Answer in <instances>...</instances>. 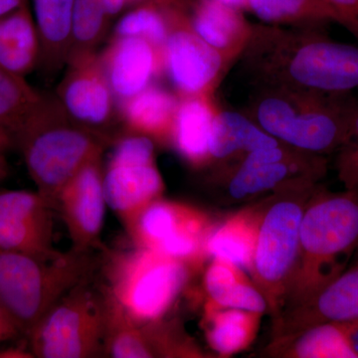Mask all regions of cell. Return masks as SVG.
Listing matches in <instances>:
<instances>
[{"instance_id": "obj_1", "label": "cell", "mask_w": 358, "mask_h": 358, "mask_svg": "<svg viewBox=\"0 0 358 358\" xmlns=\"http://www.w3.org/2000/svg\"><path fill=\"white\" fill-rule=\"evenodd\" d=\"M241 58L254 87L346 94L358 89V47L324 27L253 24Z\"/></svg>"}, {"instance_id": "obj_2", "label": "cell", "mask_w": 358, "mask_h": 358, "mask_svg": "<svg viewBox=\"0 0 358 358\" xmlns=\"http://www.w3.org/2000/svg\"><path fill=\"white\" fill-rule=\"evenodd\" d=\"M246 115L284 145L326 155L352 141L358 103L352 93L329 94L254 87Z\"/></svg>"}, {"instance_id": "obj_3", "label": "cell", "mask_w": 358, "mask_h": 358, "mask_svg": "<svg viewBox=\"0 0 358 358\" xmlns=\"http://www.w3.org/2000/svg\"><path fill=\"white\" fill-rule=\"evenodd\" d=\"M112 136L73 121L55 95H43L14 136L37 192L52 206L59 192L93 159L103 157ZM54 208V207H53Z\"/></svg>"}, {"instance_id": "obj_4", "label": "cell", "mask_w": 358, "mask_h": 358, "mask_svg": "<svg viewBox=\"0 0 358 358\" xmlns=\"http://www.w3.org/2000/svg\"><path fill=\"white\" fill-rule=\"evenodd\" d=\"M357 246L358 187L331 192L317 186L301 218L300 255L285 308L341 275Z\"/></svg>"}, {"instance_id": "obj_5", "label": "cell", "mask_w": 358, "mask_h": 358, "mask_svg": "<svg viewBox=\"0 0 358 358\" xmlns=\"http://www.w3.org/2000/svg\"><path fill=\"white\" fill-rule=\"evenodd\" d=\"M319 183H301L271 193L255 204L258 229L249 273L275 319L286 305L300 255L301 218Z\"/></svg>"}, {"instance_id": "obj_6", "label": "cell", "mask_w": 358, "mask_h": 358, "mask_svg": "<svg viewBox=\"0 0 358 358\" xmlns=\"http://www.w3.org/2000/svg\"><path fill=\"white\" fill-rule=\"evenodd\" d=\"M96 267L92 252L72 248L52 259L0 252V303L28 336L45 313L92 278Z\"/></svg>"}, {"instance_id": "obj_7", "label": "cell", "mask_w": 358, "mask_h": 358, "mask_svg": "<svg viewBox=\"0 0 358 358\" xmlns=\"http://www.w3.org/2000/svg\"><path fill=\"white\" fill-rule=\"evenodd\" d=\"M108 291L141 326L166 317L192 271L180 261L134 246L106 259Z\"/></svg>"}, {"instance_id": "obj_8", "label": "cell", "mask_w": 358, "mask_h": 358, "mask_svg": "<svg viewBox=\"0 0 358 358\" xmlns=\"http://www.w3.org/2000/svg\"><path fill=\"white\" fill-rule=\"evenodd\" d=\"M213 183L231 203L250 201L289 186L319 183L327 160L284 143L249 152L241 159L213 166Z\"/></svg>"}, {"instance_id": "obj_9", "label": "cell", "mask_w": 358, "mask_h": 358, "mask_svg": "<svg viewBox=\"0 0 358 358\" xmlns=\"http://www.w3.org/2000/svg\"><path fill=\"white\" fill-rule=\"evenodd\" d=\"M91 279L78 285L48 310L28 334L38 358L103 357V301Z\"/></svg>"}, {"instance_id": "obj_10", "label": "cell", "mask_w": 358, "mask_h": 358, "mask_svg": "<svg viewBox=\"0 0 358 358\" xmlns=\"http://www.w3.org/2000/svg\"><path fill=\"white\" fill-rule=\"evenodd\" d=\"M214 224L206 212L162 197L143 209L126 231L134 246L154 250L196 272L208 259L205 242Z\"/></svg>"}, {"instance_id": "obj_11", "label": "cell", "mask_w": 358, "mask_h": 358, "mask_svg": "<svg viewBox=\"0 0 358 358\" xmlns=\"http://www.w3.org/2000/svg\"><path fill=\"white\" fill-rule=\"evenodd\" d=\"M155 141L128 134L115 143L103 169L108 207L128 227L143 209L164 197V178L155 162Z\"/></svg>"}, {"instance_id": "obj_12", "label": "cell", "mask_w": 358, "mask_h": 358, "mask_svg": "<svg viewBox=\"0 0 358 358\" xmlns=\"http://www.w3.org/2000/svg\"><path fill=\"white\" fill-rule=\"evenodd\" d=\"M166 9L171 29L162 50L164 74L179 98L213 96L230 65L192 29L182 0Z\"/></svg>"}, {"instance_id": "obj_13", "label": "cell", "mask_w": 358, "mask_h": 358, "mask_svg": "<svg viewBox=\"0 0 358 358\" xmlns=\"http://www.w3.org/2000/svg\"><path fill=\"white\" fill-rule=\"evenodd\" d=\"M55 96L73 121L86 128L108 134L117 103L106 76L100 54L77 52L68 59Z\"/></svg>"}, {"instance_id": "obj_14", "label": "cell", "mask_w": 358, "mask_h": 358, "mask_svg": "<svg viewBox=\"0 0 358 358\" xmlns=\"http://www.w3.org/2000/svg\"><path fill=\"white\" fill-rule=\"evenodd\" d=\"M53 206L38 192L0 189V252L52 259Z\"/></svg>"}, {"instance_id": "obj_15", "label": "cell", "mask_w": 358, "mask_h": 358, "mask_svg": "<svg viewBox=\"0 0 358 358\" xmlns=\"http://www.w3.org/2000/svg\"><path fill=\"white\" fill-rule=\"evenodd\" d=\"M68 231L72 249L92 252L100 244L108 204L103 157L82 167L59 192L53 204Z\"/></svg>"}, {"instance_id": "obj_16", "label": "cell", "mask_w": 358, "mask_h": 358, "mask_svg": "<svg viewBox=\"0 0 358 358\" xmlns=\"http://www.w3.org/2000/svg\"><path fill=\"white\" fill-rule=\"evenodd\" d=\"M358 317V264L343 271L305 301L285 308L273 319L272 341L289 338L308 327Z\"/></svg>"}, {"instance_id": "obj_17", "label": "cell", "mask_w": 358, "mask_h": 358, "mask_svg": "<svg viewBox=\"0 0 358 358\" xmlns=\"http://www.w3.org/2000/svg\"><path fill=\"white\" fill-rule=\"evenodd\" d=\"M100 57L117 103L147 89L164 74L162 50L145 39L114 36Z\"/></svg>"}, {"instance_id": "obj_18", "label": "cell", "mask_w": 358, "mask_h": 358, "mask_svg": "<svg viewBox=\"0 0 358 358\" xmlns=\"http://www.w3.org/2000/svg\"><path fill=\"white\" fill-rule=\"evenodd\" d=\"M194 32L217 50L228 64L240 58L251 36L253 24L242 9L220 0H182Z\"/></svg>"}, {"instance_id": "obj_19", "label": "cell", "mask_w": 358, "mask_h": 358, "mask_svg": "<svg viewBox=\"0 0 358 358\" xmlns=\"http://www.w3.org/2000/svg\"><path fill=\"white\" fill-rule=\"evenodd\" d=\"M179 96L152 84L128 100L117 103V112L128 134L171 145Z\"/></svg>"}, {"instance_id": "obj_20", "label": "cell", "mask_w": 358, "mask_h": 358, "mask_svg": "<svg viewBox=\"0 0 358 358\" xmlns=\"http://www.w3.org/2000/svg\"><path fill=\"white\" fill-rule=\"evenodd\" d=\"M217 110L212 96L179 98L171 145L194 169L210 164L212 126Z\"/></svg>"}, {"instance_id": "obj_21", "label": "cell", "mask_w": 358, "mask_h": 358, "mask_svg": "<svg viewBox=\"0 0 358 358\" xmlns=\"http://www.w3.org/2000/svg\"><path fill=\"white\" fill-rule=\"evenodd\" d=\"M40 40L38 68L53 78L67 64L72 49L74 0H32Z\"/></svg>"}, {"instance_id": "obj_22", "label": "cell", "mask_w": 358, "mask_h": 358, "mask_svg": "<svg viewBox=\"0 0 358 358\" xmlns=\"http://www.w3.org/2000/svg\"><path fill=\"white\" fill-rule=\"evenodd\" d=\"M279 143L246 115L217 110L212 126L209 166L234 162L249 152Z\"/></svg>"}, {"instance_id": "obj_23", "label": "cell", "mask_w": 358, "mask_h": 358, "mask_svg": "<svg viewBox=\"0 0 358 358\" xmlns=\"http://www.w3.org/2000/svg\"><path fill=\"white\" fill-rule=\"evenodd\" d=\"M40 40L29 4L0 20V70L25 78L38 68Z\"/></svg>"}, {"instance_id": "obj_24", "label": "cell", "mask_w": 358, "mask_h": 358, "mask_svg": "<svg viewBox=\"0 0 358 358\" xmlns=\"http://www.w3.org/2000/svg\"><path fill=\"white\" fill-rule=\"evenodd\" d=\"M205 303L217 308H239L264 313L267 301L243 268L229 261L213 258L205 270Z\"/></svg>"}, {"instance_id": "obj_25", "label": "cell", "mask_w": 358, "mask_h": 358, "mask_svg": "<svg viewBox=\"0 0 358 358\" xmlns=\"http://www.w3.org/2000/svg\"><path fill=\"white\" fill-rule=\"evenodd\" d=\"M263 313L205 303L203 327L207 343L219 357L243 352L255 341Z\"/></svg>"}, {"instance_id": "obj_26", "label": "cell", "mask_w": 358, "mask_h": 358, "mask_svg": "<svg viewBox=\"0 0 358 358\" xmlns=\"http://www.w3.org/2000/svg\"><path fill=\"white\" fill-rule=\"evenodd\" d=\"M258 229L256 205L246 207L214 224L205 242L208 259L218 258L249 270Z\"/></svg>"}, {"instance_id": "obj_27", "label": "cell", "mask_w": 358, "mask_h": 358, "mask_svg": "<svg viewBox=\"0 0 358 358\" xmlns=\"http://www.w3.org/2000/svg\"><path fill=\"white\" fill-rule=\"evenodd\" d=\"M263 353L279 358H355L338 322L317 324L289 338L271 341Z\"/></svg>"}, {"instance_id": "obj_28", "label": "cell", "mask_w": 358, "mask_h": 358, "mask_svg": "<svg viewBox=\"0 0 358 358\" xmlns=\"http://www.w3.org/2000/svg\"><path fill=\"white\" fill-rule=\"evenodd\" d=\"M103 301V357L152 358L143 326L126 312L105 286Z\"/></svg>"}, {"instance_id": "obj_29", "label": "cell", "mask_w": 358, "mask_h": 358, "mask_svg": "<svg viewBox=\"0 0 358 358\" xmlns=\"http://www.w3.org/2000/svg\"><path fill=\"white\" fill-rule=\"evenodd\" d=\"M244 9L265 24L324 27L338 18L322 0H246Z\"/></svg>"}, {"instance_id": "obj_30", "label": "cell", "mask_w": 358, "mask_h": 358, "mask_svg": "<svg viewBox=\"0 0 358 358\" xmlns=\"http://www.w3.org/2000/svg\"><path fill=\"white\" fill-rule=\"evenodd\" d=\"M43 98L25 78L0 70V131L15 136Z\"/></svg>"}, {"instance_id": "obj_31", "label": "cell", "mask_w": 358, "mask_h": 358, "mask_svg": "<svg viewBox=\"0 0 358 358\" xmlns=\"http://www.w3.org/2000/svg\"><path fill=\"white\" fill-rule=\"evenodd\" d=\"M166 4L154 0L140 2L117 21L114 36L145 39L162 50L171 29Z\"/></svg>"}, {"instance_id": "obj_32", "label": "cell", "mask_w": 358, "mask_h": 358, "mask_svg": "<svg viewBox=\"0 0 358 358\" xmlns=\"http://www.w3.org/2000/svg\"><path fill=\"white\" fill-rule=\"evenodd\" d=\"M110 18L102 0H74L70 55L77 52L96 51L107 34Z\"/></svg>"}, {"instance_id": "obj_33", "label": "cell", "mask_w": 358, "mask_h": 358, "mask_svg": "<svg viewBox=\"0 0 358 358\" xmlns=\"http://www.w3.org/2000/svg\"><path fill=\"white\" fill-rule=\"evenodd\" d=\"M143 327L154 357H205L178 320L164 317Z\"/></svg>"}, {"instance_id": "obj_34", "label": "cell", "mask_w": 358, "mask_h": 358, "mask_svg": "<svg viewBox=\"0 0 358 358\" xmlns=\"http://www.w3.org/2000/svg\"><path fill=\"white\" fill-rule=\"evenodd\" d=\"M338 18V24L358 37V0H322Z\"/></svg>"}, {"instance_id": "obj_35", "label": "cell", "mask_w": 358, "mask_h": 358, "mask_svg": "<svg viewBox=\"0 0 358 358\" xmlns=\"http://www.w3.org/2000/svg\"><path fill=\"white\" fill-rule=\"evenodd\" d=\"M338 178L345 188L358 187V147L346 145L338 159Z\"/></svg>"}, {"instance_id": "obj_36", "label": "cell", "mask_w": 358, "mask_h": 358, "mask_svg": "<svg viewBox=\"0 0 358 358\" xmlns=\"http://www.w3.org/2000/svg\"><path fill=\"white\" fill-rule=\"evenodd\" d=\"M21 331L6 312V308L0 303V343L9 339L15 338L20 336Z\"/></svg>"}, {"instance_id": "obj_37", "label": "cell", "mask_w": 358, "mask_h": 358, "mask_svg": "<svg viewBox=\"0 0 358 358\" xmlns=\"http://www.w3.org/2000/svg\"><path fill=\"white\" fill-rule=\"evenodd\" d=\"M343 327V333L355 358H358V317L350 322H338Z\"/></svg>"}, {"instance_id": "obj_38", "label": "cell", "mask_w": 358, "mask_h": 358, "mask_svg": "<svg viewBox=\"0 0 358 358\" xmlns=\"http://www.w3.org/2000/svg\"><path fill=\"white\" fill-rule=\"evenodd\" d=\"M143 1H148V0H102L103 6L110 17H114L117 14L121 13L122 9L129 4ZM154 1L160 2V3H171L176 0H154Z\"/></svg>"}, {"instance_id": "obj_39", "label": "cell", "mask_w": 358, "mask_h": 358, "mask_svg": "<svg viewBox=\"0 0 358 358\" xmlns=\"http://www.w3.org/2000/svg\"><path fill=\"white\" fill-rule=\"evenodd\" d=\"M29 0H0V20L28 3Z\"/></svg>"}, {"instance_id": "obj_40", "label": "cell", "mask_w": 358, "mask_h": 358, "mask_svg": "<svg viewBox=\"0 0 358 358\" xmlns=\"http://www.w3.org/2000/svg\"><path fill=\"white\" fill-rule=\"evenodd\" d=\"M1 358H30L34 357L31 352L20 350V348H9V350H0Z\"/></svg>"}, {"instance_id": "obj_41", "label": "cell", "mask_w": 358, "mask_h": 358, "mask_svg": "<svg viewBox=\"0 0 358 358\" xmlns=\"http://www.w3.org/2000/svg\"><path fill=\"white\" fill-rule=\"evenodd\" d=\"M13 148H14L13 136L4 131H0V152L6 154Z\"/></svg>"}, {"instance_id": "obj_42", "label": "cell", "mask_w": 358, "mask_h": 358, "mask_svg": "<svg viewBox=\"0 0 358 358\" xmlns=\"http://www.w3.org/2000/svg\"><path fill=\"white\" fill-rule=\"evenodd\" d=\"M9 171H10V167L7 162L6 154L0 152V183L6 180L9 176Z\"/></svg>"}, {"instance_id": "obj_43", "label": "cell", "mask_w": 358, "mask_h": 358, "mask_svg": "<svg viewBox=\"0 0 358 358\" xmlns=\"http://www.w3.org/2000/svg\"><path fill=\"white\" fill-rule=\"evenodd\" d=\"M350 145H353V147H358V109L355 113V117H353L352 141H350Z\"/></svg>"}, {"instance_id": "obj_44", "label": "cell", "mask_w": 358, "mask_h": 358, "mask_svg": "<svg viewBox=\"0 0 358 358\" xmlns=\"http://www.w3.org/2000/svg\"><path fill=\"white\" fill-rule=\"evenodd\" d=\"M357 264H358V246L355 252V264H353V265H357Z\"/></svg>"}]
</instances>
